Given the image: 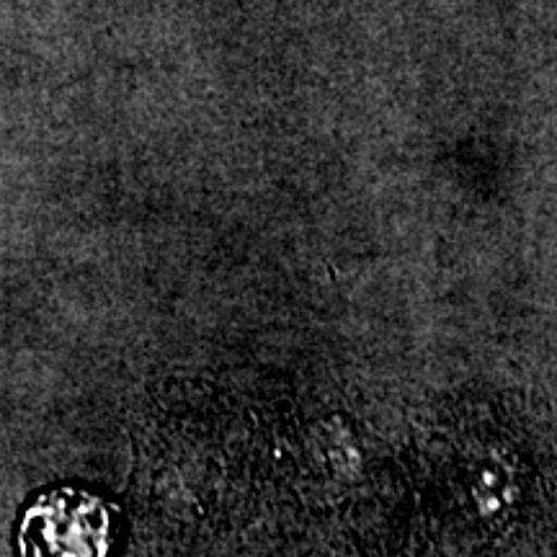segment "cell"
I'll use <instances>...</instances> for the list:
<instances>
[{
  "instance_id": "obj_1",
  "label": "cell",
  "mask_w": 557,
  "mask_h": 557,
  "mask_svg": "<svg viewBox=\"0 0 557 557\" xmlns=\"http://www.w3.org/2000/svg\"><path fill=\"white\" fill-rule=\"evenodd\" d=\"M111 545L114 511L81 487L41 493L18 527L21 557H109Z\"/></svg>"
}]
</instances>
